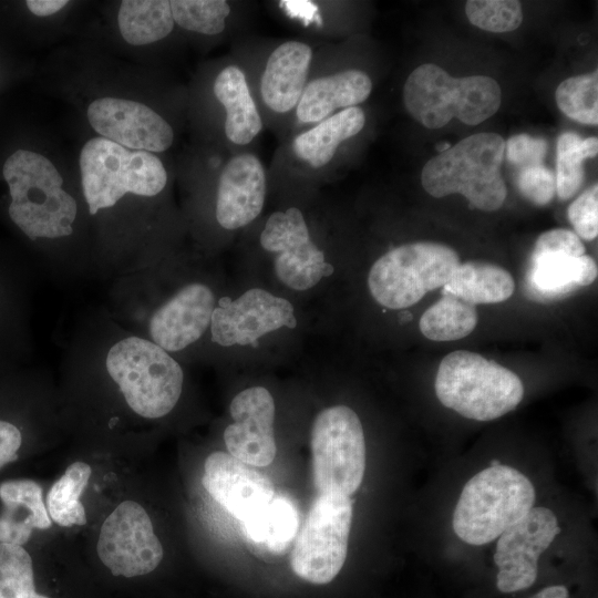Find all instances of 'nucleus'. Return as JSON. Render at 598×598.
<instances>
[{"label": "nucleus", "instance_id": "f257e3e1", "mask_svg": "<svg viewBox=\"0 0 598 598\" xmlns=\"http://www.w3.org/2000/svg\"><path fill=\"white\" fill-rule=\"evenodd\" d=\"M99 365L120 408L137 422L166 416L181 399V364L140 333L115 337L102 351Z\"/></svg>", "mask_w": 598, "mask_h": 598}, {"label": "nucleus", "instance_id": "f03ea898", "mask_svg": "<svg viewBox=\"0 0 598 598\" xmlns=\"http://www.w3.org/2000/svg\"><path fill=\"white\" fill-rule=\"evenodd\" d=\"M3 177L11 196L9 216L29 239L72 235L78 204L62 188L63 178L49 158L18 150L4 162Z\"/></svg>", "mask_w": 598, "mask_h": 598}, {"label": "nucleus", "instance_id": "7ed1b4c3", "mask_svg": "<svg viewBox=\"0 0 598 598\" xmlns=\"http://www.w3.org/2000/svg\"><path fill=\"white\" fill-rule=\"evenodd\" d=\"M504 155L505 142L501 135L473 134L424 165L422 186L436 198L461 194L480 210H497L507 195L499 171Z\"/></svg>", "mask_w": 598, "mask_h": 598}, {"label": "nucleus", "instance_id": "20e7f679", "mask_svg": "<svg viewBox=\"0 0 598 598\" xmlns=\"http://www.w3.org/2000/svg\"><path fill=\"white\" fill-rule=\"evenodd\" d=\"M534 502L528 477L507 465H489L463 487L453 513V529L467 544L485 545L523 518Z\"/></svg>", "mask_w": 598, "mask_h": 598}, {"label": "nucleus", "instance_id": "39448f33", "mask_svg": "<svg viewBox=\"0 0 598 598\" xmlns=\"http://www.w3.org/2000/svg\"><path fill=\"white\" fill-rule=\"evenodd\" d=\"M403 100L409 114L427 128L443 127L454 117L478 125L497 112L502 91L489 76L453 78L439 65L426 63L408 76Z\"/></svg>", "mask_w": 598, "mask_h": 598}, {"label": "nucleus", "instance_id": "423d86ee", "mask_svg": "<svg viewBox=\"0 0 598 598\" xmlns=\"http://www.w3.org/2000/svg\"><path fill=\"white\" fill-rule=\"evenodd\" d=\"M434 389L445 408L476 421L505 415L524 396V385L516 373L466 350L453 351L442 359Z\"/></svg>", "mask_w": 598, "mask_h": 598}, {"label": "nucleus", "instance_id": "0eeeda50", "mask_svg": "<svg viewBox=\"0 0 598 598\" xmlns=\"http://www.w3.org/2000/svg\"><path fill=\"white\" fill-rule=\"evenodd\" d=\"M80 171L91 215L113 207L126 194L156 196L167 183L166 169L155 154L130 150L104 137L83 145Z\"/></svg>", "mask_w": 598, "mask_h": 598}, {"label": "nucleus", "instance_id": "6e6552de", "mask_svg": "<svg viewBox=\"0 0 598 598\" xmlns=\"http://www.w3.org/2000/svg\"><path fill=\"white\" fill-rule=\"evenodd\" d=\"M94 555L102 574L120 585H137L159 567L164 547L138 499L122 498L103 515Z\"/></svg>", "mask_w": 598, "mask_h": 598}, {"label": "nucleus", "instance_id": "1a4fd4ad", "mask_svg": "<svg viewBox=\"0 0 598 598\" xmlns=\"http://www.w3.org/2000/svg\"><path fill=\"white\" fill-rule=\"evenodd\" d=\"M451 247L430 241L399 246L371 267L368 286L377 302L389 309H404L429 291L443 288L460 265Z\"/></svg>", "mask_w": 598, "mask_h": 598}, {"label": "nucleus", "instance_id": "9d476101", "mask_svg": "<svg viewBox=\"0 0 598 598\" xmlns=\"http://www.w3.org/2000/svg\"><path fill=\"white\" fill-rule=\"evenodd\" d=\"M313 483L319 494L352 495L365 471L361 421L346 405L322 410L311 430Z\"/></svg>", "mask_w": 598, "mask_h": 598}, {"label": "nucleus", "instance_id": "9b49d317", "mask_svg": "<svg viewBox=\"0 0 598 598\" xmlns=\"http://www.w3.org/2000/svg\"><path fill=\"white\" fill-rule=\"evenodd\" d=\"M352 512L350 496L318 494L292 544L290 565L299 578L324 585L339 574L347 558Z\"/></svg>", "mask_w": 598, "mask_h": 598}, {"label": "nucleus", "instance_id": "f8f14e48", "mask_svg": "<svg viewBox=\"0 0 598 598\" xmlns=\"http://www.w3.org/2000/svg\"><path fill=\"white\" fill-rule=\"evenodd\" d=\"M260 245L277 254L276 275L291 289H310L333 271L326 262L324 254L312 243L305 217L296 207L269 216L260 235Z\"/></svg>", "mask_w": 598, "mask_h": 598}, {"label": "nucleus", "instance_id": "ddd939ff", "mask_svg": "<svg viewBox=\"0 0 598 598\" xmlns=\"http://www.w3.org/2000/svg\"><path fill=\"white\" fill-rule=\"evenodd\" d=\"M560 533L555 513L532 507L498 537L494 561L498 568L496 586L502 592L530 587L538 573V558Z\"/></svg>", "mask_w": 598, "mask_h": 598}, {"label": "nucleus", "instance_id": "4468645a", "mask_svg": "<svg viewBox=\"0 0 598 598\" xmlns=\"http://www.w3.org/2000/svg\"><path fill=\"white\" fill-rule=\"evenodd\" d=\"M296 326L292 305L260 288L249 289L236 300L219 299L209 324L212 341L223 347H255L261 336Z\"/></svg>", "mask_w": 598, "mask_h": 598}, {"label": "nucleus", "instance_id": "2eb2a0df", "mask_svg": "<svg viewBox=\"0 0 598 598\" xmlns=\"http://www.w3.org/2000/svg\"><path fill=\"white\" fill-rule=\"evenodd\" d=\"M87 121L101 137L126 148L161 153L173 144L172 126L147 105L124 99L102 97L87 107Z\"/></svg>", "mask_w": 598, "mask_h": 598}, {"label": "nucleus", "instance_id": "dca6fc26", "mask_svg": "<svg viewBox=\"0 0 598 598\" xmlns=\"http://www.w3.org/2000/svg\"><path fill=\"white\" fill-rule=\"evenodd\" d=\"M215 307L212 288L187 283L148 315L143 337L168 353L182 351L204 336Z\"/></svg>", "mask_w": 598, "mask_h": 598}, {"label": "nucleus", "instance_id": "f3484780", "mask_svg": "<svg viewBox=\"0 0 598 598\" xmlns=\"http://www.w3.org/2000/svg\"><path fill=\"white\" fill-rule=\"evenodd\" d=\"M202 485L229 514L249 519L275 496L272 482L229 453L213 452L204 462Z\"/></svg>", "mask_w": 598, "mask_h": 598}, {"label": "nucleus", "instance_id": "a211bd4d", "mask_svg": "<svg viewBox=\"0 0 598 598\" xmlns=\"http://www.w3.org/2000/svg\"><path fill=\"white\" fill-rule=\"evenodd\" d=\"M229 411L234 422L224 431L229 454L248 465H269L277 451L270 392L262 386L248 388L233 399Z\"/></svg>", "mask_w": 598, "mask_h": 598}, {"label": "nucleus", "instance_id": "6ab92c4d", "mask_svg": "<svg viewBox=\"0 0 598 598\" xmlns=\"http://www.w3.org/2000/svg\"><path fill=\"white\" fill-rule=\"evenodd\" d=\"M266 196V175L252 154L231 157L218 181L216 219L228 230L244 227L261 212Z\"/></svg>", "mask_w": 598, "mask_h": 598}, {"label": "nucleus", "instance_id": "aec40b11", "mask_svg": "<svg viewBox=\"0 0 598 598\" xmlns=\"http://www.w3.org/2000/svg\"><path fill=\"white\" fill-rule=\"evenodd\" d=\"M598 276L596 261L588 255L532 251L525 272L524 292L530 300L553 302L591 285Z\"/></svg>", "mask_w": 598, "mask_h": 598}, {"label": "nucleus", "instance_id": "412c9836", "mask_svg": "<svg viewBox=\"0 0 598 598\" xmlns=\"http://www.w3.org/2000/svg\"><path fill=\"white\" fill-rule=\"evenodd\" d=\"M53 526L40 483L31 478L0 483V543L24 546Z\"/></svg>", "mask_w": 598, "mask_h": 598}, {"label": "nucleus", "instance_id": "4be33fe9", "mask_svg": "<svg viewBox=\"0 0 598 598\" xmlns=\"http://www.w3.org/2000/svg\"><path fill=\"white\" fill-rule=\"evenodd\" d=\"M311 58V48L299 41L283 42L272 51L260 83L261 97L270 110L285 113L297 106Z\"/></svg>", "mask_w": 598, "mask_h": 598}, {"label": "nucleus", "instance_id": "5701e85b", "mask_svg": "<svg viewBox=\"0 0 598 598\" xmlns=\"http://www.w3.org/2000/svg\"><path fill=\"white\" fill-rule=\"evenodd\" d=\"M372 90L367 73L351 69L312 80L297 104V117L302 123L324 120L338 109H348L365 101Z\"/></svg>", "mask_w": 598, "mask_h": 598}, {"label": "nucleus", "instance_id": "b1692460", "mask_svg": "<svg viewBox=\"0 0 598 598\" xmlns=\"http://www.w3.org/2000/svg\"><path fill=\"white\" fill-rule=\"evenodd\" d=\"M299 528V513L286 496L274 498L256 515L241 523V532L254 555L272 561L293 544Z\"/></svg>", "mask_w": 598, "mask_h": 598}, {"label": "nucleus", "instance_id": "393cba45", "mask_svg": "<svg viewBox=\"0 0 598 598\" xmlns=\"http://www.w3.org/2000/svg\"><path fill=\"white\" fill-rule=\"evenodd\" d=\"M214 94L226 111L225 133L234 144L250 143L262 128V121L249 92L244 72L229 65L214 82Z\"/></svg>", "mask_w": 598, "mask_h": 598}, {"label": "nucleus", "instance_id": "a878e982", "mask_svg": "<svg viewBox=\"0 0 598 598\" xmlns=\"http://www.w3.org/2000/svg\"><path fill=\"white\" fill-rule=\"evenodd\" d=\"M364 123L362 109H344L299 134L292 142V151L311 167L320 168L332 159L340 143L357 135Z\"/></svg>", "mask_w": 598, "mask_h": 598}, {"label": "nucleus", "instance_id": "bb28decb", "mask_svg": "<svg viewBox=\"0 0 598 598\" xmlns=\"http://www.w3.org/2000/svg\"><path fill=\"white\" fill-rule=\"evenodd\" d=\"M93 476V466L83 460L66 465L45 494V505L54 526L62 529L84 527L87 511L83 496Z\"/></svg>", "mask_w": 598, "mask_h": 598}, {"label": "nucleus", "instance_id": "cd10ccee", "mask_svg": "<svg viewBox=\"0 0 598 598\" xmlns=\"http://www.w3.org/2000/svg\"><path fill=\"white\" fill-rule=\"evenodd\" d=\"M443 290L474 306L497 303L511 298L515 282L512 275L497 265L467 261L455 268Z\"/></svg>", "mask_w": 598, "mask_h": 598}, {"label": "nucleus", "instance_id": "c85d7f7f", "mask_svg": "<svg viewBox=\"0 0 598 598\" xmlns=\"http://www.w3.org/2000/svg\"><path fill=\"white\" fill-rule=\"evenodd\" d=\"M122 38L132 45H145L166 38L174 28L167 0H123L117 13Z\"/></svg>", "mask_w": 598, "mask_h": 598}, {"label": "nucleus", "instance_id": "c756f323", "mask_svg": "<svg viewBox=\"0 0 598 598\" xmlns=\"http://www.w3.org/2000/svg\"><path fill=\"white\" fill-rule=\"evenodd\" d=\"M0 598H62L40 579L24 546L0 543Z\"/></svg>", "mask_w": 598, "mask_h": 598}, {"label": "nucleus", "instance_id": "7c9ffc66", "mask_svg": "<svg viewBox=\"0 0 598 598\" xmlns=\"http://www.w3.org/2000/svg\"><path fill=\"white\" fill-rule=\"evenodd\" d=\"M477 311L461 298L442 289V298L420 319L422 334L433 341H454L465 338L477 324Z\"/></svg>", "mask_w": 598, "mask_h": 598}, {"label": "nucleus", "instance_id": "2f4dec72", "mask_svg": "<svg viewBox=\"0 0 598 598\" xmlns=\"http://www.w3.org/2000/svg\"><path fill=\"white\" fill-rule=\"evenodd\" d=\"M598 152L597 137L582 140L578 134L566 132L558 137L556 155V193L563 200L571 198L584 182L586 158Z\"/></svg>", "mask_w": 598, "mask_h": 598}, {"label": "nucleus", "instance_id": "473e14b6", "mask_svg": "<svg viewBox=\"0 0 598 598\" xmlns=\"http://www.w3.org/2000/svg\"><path fill=\"white\" fill-rule=\"evenodd\" d=\"M560 111L582 124L598 123V72L571 76L563 81L555 93Z\"/></svg>", "mask_w": 598, "mask_h": 598}, {"label": "nucleus", "instance_id": "72a5a7b5", "mask_svg": "<svg viewBox=\"0 0 598 598\" xmlns=\"http://www.w3.org/2000/svg\"><path fill=\"white\" fill-rule=\"evenodd\" d=\"M173 20L183 29L203 34H218L226 27L230 7L225 0H172Z\"/></svg>", "mask_w": 598, "mask_h": 598}, {"label": "nucleus", "instance_id": "f704fd0d", "mask_svg": "<svg viewBox=\"0 0 598 598\" xmlns=\"http://www.w3.org/2000/svg\"><path fill=\"white\" fill-rule=\"evenodd\" d=\"M465 12L472 24L489 32L514 31L523 21L520 2L515 0H471Z\"/></svg>", "mask_w": 598, "mask_h": 598}, {"label": "nucleus", "instance_id": "c9c22d12", "mask_svg": "<svg viewBox=\"0 0 598 598\" xmlns=\"http://www.w3.org/2000/svg\"><path fill=\"white\" fill-rule=\"evenodd\" d=\"M567 215L578 237L595 239L598 234V185L581 193L569 205Z\"/></svg>", "mask_w": 598, "mask_h": 598}, {"label": "nucleus", "instance_id": "e433bc0d", "mask_svg": "<svg viewBox=\"0 0 598 598\" xmlns=\"http://www.w3.org/2000/svg\"><path fill=\"white\" fill-rule=\"evenodd\" d=\"M517 186L525 198L538 206L548 204L556 193L555 175L542 164L520 168Z\"/></svg>", "mask_w": 598, "mask_h": 598}, {"label": "nucleus", "instance_id": "4c0bfd02", "mask_svg": "<svg viewBox=\"0 0 598 598\" xmlns=\"http://www.w3.org/2000/svg\"><path fill=\"white\" fill-rule=\"evenodd\" d=\"M547 142L527 134H517L506 142L507 159L520 168L540 165L547 152Z\"/></svg>", "mask_w": 598, "mask_h": 598}, {"label": "nucleus", "instance_id": "58836bf2", "mask_svg": "<svg viewBox=\"0 0 598 598\" xmlns=\"http://www.w3.org/2000/svg\"><path fill=\"white\" fill-rule=\"evenodd\" d=\"M534 251L565 252L576 257L586 255L580 238L571 230L564 228L543 233L536 240Z\"/></svg>", "mask_w": 598, "mask_h": 598}, {"label": "nucleus", "instance_id": "ea45409f", "mask_svg": "<svg viewBox=\"0 0 598 598\" xmlns=\"http://www.w3.org/2000/svg\"><path fill=\"white\" fill-rule=\"evenodd\" d=\"M23 445V434L14 423L0 419V470L14 462Z\"/></svg>", "mask_w": 598, "mask_h": 598}, {"label": "nucleus", "instance_id": "a19ab883", "mask_svg": "<svg viewBox=\"0 0 598 598\" xmlns=\"http://www.w3.org/2000/svg\"><path fill=\"white\" fill-rule=\"evenodd\" d=\"M28 9L38 17H48L56 13L68 4L66 0H28Z\"/></svg>", "mask_w": 598, "mask_h": 598}, {"label": "nucleus", "instance_id": "79ce46f5", "mask_svg": "<svg viewBox=\"0 0 598 598\" xmlns=\"http://www.w3.org/2000/svg\"><path fill=\"white\" fill-rule=\"evenodd\" d=\"M568 590L563 585L548 586L530 598H568Z\"/></svg>", "mask_w": 598, "mask_h": 598}, {"label": "nucleus", "instance_id": "37998d69", "mask_svg": "<svg viewBox=\"0 0 598 598\" xmlns=\"http://www.w3.org/2000/svg\"><path fill=\"white\" fill-rule=\"evenodd\" d=\"M498 464H501V462L497 461V460H494V461L491 462V465H492V466H493V465H498Z\"/></svg>", "mask_w": 598, "mask_h": 598}]
</instances>
